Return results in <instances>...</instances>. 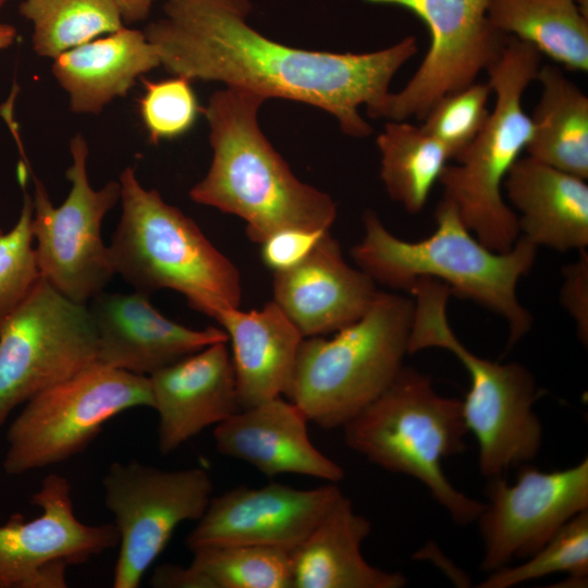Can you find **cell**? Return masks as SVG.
Returning <instances> with one entry per match:
<instances>
[{
    "mask_svg": "<svg viewBox=\"0 0 588 588\" xmlns=\"http://www.w3.org/2000/svg\"><path fill=\"white\" fill-rule=\"evenodd\" d=\"M348 448L375 465L419 480L454 523L476 522L485 503L457 490L441 462L465 450L462 401L403 366L390 385L343 427Z\"/></svg>",
    "mask_w": 588,
    "mask_h": 588,
    "instance_id": "5b68a950",
    "label": "cell"
},
{
    "mask_svg": "<svg viewBox=\"0 0 588 588\" xmlns=\"http://www.w3.org/2000/svg\"><path fill=\"white\" fill-rule=\"evenodd\" d=\"M434 218L437 226L428 237L405 241L390 232L375 211L367 210L363 237L351 249L354 262L376 284L392 290L409 292L420 278L444 283L452 295L502 317L509 327V345H514L532 324L530 311L517 296V285L532 269L538 247L519 235L506 252L488 248L444 199Z\"/></svg>",
    "mask_w": 588,
    "mask_h": 588,
    "instance_id": "3957f363",
    "label": "cell"
},
{
    "mask_svg": "<svg viewBox=\"0 0 588 588\" xmlns=\"http://www.w3.org/2000/svg\"><path fill=\"white\" fill-rule=\"evenodd\" d=\"M19 12L33 24L34 51L51 59L125 26L113 0H23Z\"/></svg>",
    "mask_w": 588,
    "mask_h": 588,
    "instance_id": "f1b7e54d",
    "label": "cell"
},
{
    "mask_svg": "<svg viewBox=\"0 0 588 588\" xmlns=\"http://www.w3.org/2000/svg\"><path fill=\"white\" fill-rule=\"evenodd\" d=\"M554 573L567 575L556 587H587L588 510L569 519L523 563L490 572L479 587L510 588Z\"/></svg>",
    "mask_w": 588,
    "mask_h": 588,
    "instance_id": "f546056e",
    "label": "cell"
},
{
    "mask_svg": "<svg viewBox=\"0 0 588 588\" xmlns=\"http://www.w3.org/2000/svg\"><path fill=\"white\" fill-rule=\"evenodd\" d=\"M9 0H0V12L2 10V8L4 7V4L8 2Z\"/></svg>",
    "mask_w": 588,
    "mask_h": 588,
    "instance_id": "ab89813d",
    "label": "cell"
},
{
    "mask_svg": "<svg viewBox=\"0 0 588 588\" xmlns=\"http://www.w3.org/2000/svg\"><path fill=\"white\" fill-rule=\"evenodd\" d=\"M7 431L8 475L62 463L83 452L117 415L154 407L149 377L95 363L32 396Z\"/></svg>",
    "mask_w": 588,
    "mask_h": 588,
    "instance_id": "9c48e42d",
    "label": "cell"
},
{
    "mask_svg": "<svg viewBox=\"0 0 588 588\" xmlns=\"http://www.w3.org/2000/svg\"><path fill=\"white\" fill-rule=\"evenodd\" d=\"M33 198L24 194L20 216L9 231L0 228V326L40 279L32 220Z\"/></svg>",
    "mask_w": 588,
    "mask_h": 588,
    "instance_id": "1f68e13d",
    "label": "cell"
},
{
    "mask_svg": "<svg viewBox=\"0 0 588 588\" xmlns=\"http://www.w3.org/2000/svg\"><path fill=\"white\" fill-rule=\"evenodd\" d=\"M561 303L575 322L581 343L588 342V252L578 250L576 261L563 268Z\"/></svg>",
    "mask_w": 588,
    "mask_h": 588,
    "instance_id": "e575fe53",
    "label": "cell"
},
{
    "mask_svg": "<svg viewBox=\"0 0 588 588\" xmlns=\"http://www.w3.org/2000/svg\"><path fill=\"white\" fill-rule=\"evenodd\" d=\"M102 486L119 535L114 588H137L175 528L203 516L213 489L204 468L170 470L138 461L112 463Z\"/></svg>",
    "mask_w": 588,
    "mask_h": 588,
    "instance_id": "7c38bea8",
    "label": "cell"
},
{
    "mask_svg": "<svg viewBox=\"0 0 588 588\" xmlns=\"http://www.w3.org/2000/svg\"><path fill=\"white\" fill-rule=\"evenodd\" d=\"M250 9L248 0H168L164 16L143 32L174 76L305 102L331 113L344 134L369 136L358 108L371 110L390 93L395 73L418 50L416 38L365 53L305 50L250 27Z\"/></svg>",
    "mask_w": 588,
    "mask_h": 588,
    "instance_id": "6da1fadb",
    "label": "cell"
},
{
    "mask_svg": "<svg viewBox=\"0 0 588 588\" xmlns=\"http://www.w3.org/2000/svg\"><path fill=\"white\" fill-rule=\"evenodd\" d=\"M414 302L378 291L367 311L334 336L304 338L285 393L323 429L342 428L394 380L408 354Z\"/></svg>",
    "mask_w": 588,
    "mask_h": 588,
    "instance_id": "8992f818",
    "label": "cell"
},
{
    "mask_svg": "<svg viewBox=\"0 0 588 588\" xmlns=\"http://www.w3.org/2000/svg\"><path fill=\"white\" fill-rule=\"evenodd\" d=\"M16 35L17 30L13 25L0 22V50L10 47L14 42Z\"/></svg>",
    "mask_w": 588,
    "mask_h": 588,
    "instance_id": "74e56055",
    "label": "cell"
},
{
    "mask_svg": "<svg viewBox=\"0 0 588 588\" xmlns=\"http://www.w3.org/2000/svg\"><path fill=\"white\" fill-rule=\"evenodd\" d=\"M371 523L342 492L310 535L291 554L293 588H401L399 572L369 564L362 544Z\"/></svg>",
    "mask_w": 588,
    "mask_h": 588,
    "instance_id": "603a6c76",
    "label": "cell"
},
{
    "mask_svg": "<svg viewBox=\"0 0 588 588\" xmlns=\"http://www.w3.org/2000/svg\"><path fill=\"white\" fill-rule=\"evenodd\" d=\"M341 493L335 483L313 489L269 483L240 486L212 497L185 543L270 547L292 553Z\"/></svg>",
    "mask_w": 588,
    "mask_h": 588,
    "instance_id": "9a60e30c",
    "label": "cell"
},
{
    "mask_svg": "<svg viewBox=\"0 0 588 588\" xmlns=\"http://www.w3.org/2000/svg\"><path fill=\"white\" fill-rule=\"evenodd\" d=\"M119 182L122 213L109 245L114 272L148 295L176 291L189 307L213 319L240 307L238 269L197 223L156 189L145 188L133 168L126 167Z\"/></svg>",
    "mask_w": 588,
    "mask_h": 588,
    "instance_id": "277c9868",
    "label": "cell"
},
{
    "mask_svg": "<svg viewBox=\"0 0 588 588\" xmlns=\"http://www.w3.org/2000/svg\"><path fill=\"white\" fill-rule=\"evenodd\" d=\"M159 65L157 50L144 32L124 26L59 54L51 71L68 93L73 112L98 114Z\"/></svg>",
    "mask_w": 588,
    "mask_h": 588,
    "instance_id": "cb8c5ba5",
    "label": "cell"
},
{
    "mask_svg": "<svg viewBox=\"0 0 588 588\" xmlns=\"http://www.w3.org/2000/svg\"><path fill=\"white\" fill-rule=\"evenodd\" d=\"M412 295L408 354L431 347L446 350L469 376L463 415L478 443L480 473L490 480L504 477L511 468L535 458L542 444V426L534 411L538 390L531 372L515 362L482 358L460 341L448 319L451 293L446 285L422 280Z\"/></svg>",
    "mask_w": 588,
    "mask_h": 588,
    "instance_id": "52a82bcc",
    "label": "cell"
},
{
    "mask_svg": "<svg viewBox=\"0 0 588 588\" xmlns=\"http://www.w3.org/2000/svg\"><path fill=\"white\" fill-rule=\"evenodd\" d=\"M74 563L68 559H56L44 564L28 581L26 588L68 587L66 569ZM75 565V564H74Z\"/></svg>",
    "mask_w": 588,
    "mask_h": 588,
    "instance_id": "d590c367",
    "label": "cell"
},
{
    "mask_svg": "<svg viewBox=\"0 0 588 588\" xmlns=\"http://www.w3.org/2000/svg\"><path fill=\"white\" fill-rule=\"evenodd\" d=\"M215 319L232 343L240 409L285 395L304 336L278 304L228 308Z\"/></svg>",
    "mask_w": 588,
    "mask_h": 588,
    "instance_id": "7402d4cb",
    "label": "cell"
},
{
    "mask_svg": "<svg viewBox=\"0 0 588 588\" xmlns=\"http://www.w3.org/2000/svg\"><path fill=\"white\" fill-rule=\"evenodd\" d=\"M490 84L473 83L437 101L420 125L449 152L451 159L461 155L486 124L490 110Z\"/></svg>",
    "mask_w": 588,
    "mask_h": 588,
    "instance_id": "4dcf8cb0",
    "label": "cell"
},
{
    "mask_svg": "<svg viewBox=\"0 0 588 588\" xmlns=\"http://www.w3.org/2000/svg\"><path fill=\"white\" fill-rule=\"evenodd\" d=\"M266 99L226 87L201 108L210 127L212 160L189 191L193 201L234 215L246 235L261 244L283 229L330 230L336 205L324 192L297 179L258 124Z\"/></svg>",
    "mask_w": 588,
    "mask_h": 588,
    "instance_id": "7a4b0ae2",
    "label": "cell"
},
{
    "mask_svg": "<svg viewBox=\"0 0 588 588\" xmlns=\"http://www.w3.org/2000/svg\"><path fill=\"white\" fill-rule=\"evenodd\" d=\"M97 334V363L149 377L204 347L228 342L222 328L197 330L163 316L149 295L100 292L87 303Z\"/></svg>",
    "mask_w": 588,
    "mask_h": 588,
    "instance_id": "e0dca14e",
    "label": "cell"
},
{
    "mask_svg": "<svg viewBox=\"0 0 588 588\" xmlns=\"http://www.w3.org/2000/svg\"><path fill=\"white\" fill-rule=\"evenodd\" d=\"M70 152L65 176L71 189L60 206H53L35 177L32 230L40 277L69 299L87 305L115 274L101 225L120 200L121 185L112 180L95 189L89 184V150L83 135L72 137Z\"/></svg>",
    "mask_w": 588,
    "mask_h": 588,
    "instance_id": "30bf717a",
    "label": "cell"
},
{
    "mask_svg": "<svg viewBox=\"0 0 588 588\" xmlns=\"http://www.w3.org/2000/svg\"><path fill=\"white\" fill-rule=\"evenodd\" d=\"M329 231L304 229L277 231L259 244L261 260L273 273L290 270L304 261Z\"/></svg>",
    "mask_w": 588,
    "mask_h": 588,
    "instance_id": "836d02e7",
    "label": "cell"
},
{
    "mask_svg": "<svg viewBox=\"0 0 588 588\" xmlns=\"http://www.w3.org/2000/svg\"><path fill=\"white\" fill-rule=\"evenodd\" d=\"M488 19L499 33L571 71L587 72L588 21L576 0H491Z\"/></svg>",
    "mask_w": 588,
    "mask_h": 588,
    "instance_id": "484cf974",
    "label": "cell"
},
{
    "mask_svg": "<svg viewBox=\"0 0 588 588\" xmlns=\"http://www.w3.org/2000/svg\"><path fill=\"white\" fill-rule=\"evenodd\" d=\"M155 0H113L124 24L144 21Z\"/></svg>",
    "mask_w": 588,
    "mask_h": 588,
    "instance_id": "8d00e7d4",
    "label": "cell"
},
{
    "mask_svg": "<svg viewBox=\"0 0 588 588\" xmlns=\"http://www.w3.org/2000/svg\"><path fill=\"white\" fill-rule=\"evenodd\" d=\"M273 301L304 338L336 332L372 304L376 282L350 266L330 231L296 267L273 273Z\"/></svg>",
    "mask_w": 588,
    "mask_h": 588,
    "instance_id": "ac0fdd59",
    "label": "cell"
},
{
    "mask_svg": "<svg viewBox=\"0 0 588 588\" xmlns=\"http://www.w3.org/2000/svg\"><path fill=\"white\" fill-rule=\"evenodd\" d=\"M308 419L281 396L240 409L213 429L217 451L253 465L268 477L297 474L336 483L344 469L310 441Z\"/></svg>",
    "mask_w": 588,
    "mask_h": 588,
    "instance_id": "ffe728a7",
    "label": "cell"
},
{
    "mask_svg": "<svg viewBox=\"0 0 588 588\" xmlns=\"http://www.w3.org/2000/svg\"><path fill=\"white\" fill-rule=\"evenodd\" d=\"M581 10L587 14V0H579Z\"/></svg>",
    "mask_w": 588,
    "mask_h": 588,
    "instance_id": "f35d334b",
    "label": "cell"
},
{
    "mask_svg": "<svg viewBox=\"0 0 588 588\" xmlns=\"http://www.w3.org/2000/svg\"><path fill=\"white\" fill-rule=\"evenodd\" d=\"M540 53L507 36L499 59L486 71L495 95L489 118L439 179L442 199L451 203L476 238L495 252H506L519 236L514 210L503 198L504 180L531 137L530 117L523 107L528 85L537 78Z\"/></svg>",
    "mask_w": 588,
    "mask_h": 588,
    "instance_id": "ba28073f",
    "label": "cell"
},
{
    "mask_svg": "<svg viewBox=\"0 0 588 588\" xmlns=\"http://www.w3.org/2000/svg\"><path fill=\"white\" fill-rule=\"evenodd\" d=\"M588 510V460L553 471L524 466L516 482L491 479L489 501L477 517L481 569L493 572L538 551L569 519Z\"/></svg>",
    "mask_w": 588,
    "mask_h": 588,
    "instance_id": "5bb4252c",
    "label": "cell"
},
{
    "mask_svg": "<svg viewBox=\"0 0 588 588\" xmlns=\"http://www.w3.org/2000/svg\"><path fill=\"white\" fill-rule=\"evenodd\" d=\"M540 99L530 117L529 157L588 179V98L554 65L540 66Z\"/></svg>",
    "mask_w": 588,
    "mask_h": 588,
    "instance_id": "d4e9b609",
    "label": "cell"
},
{
    "mask_svg": "<svg viewBox=\"0 0 588 588\" xmlns=\"http://www.w3.org/2000/svg\"><path fill=\"white\" fill-rule=\"evenodd\" d=\"M95 363L97 334L87 305L40 277L0 326V427L32 396Z\"/></svg>",
    "mask_w": 588,
    "mask_h": 588,
    "instance_id": "8fae6325",
    "label": "cell"
},
{
    "mask_svg": "<svg viewBox=\"0 0 588 588\" xmlns=\"http://www.w3.org/2000/svg\"><path fill=\"white\" fill-rule=\"evenodd\" d=\"M142 81L144 94L138 99L139 114L149 142L156 145L191 130L201 111L191 85L192 81L182 76Z\"/></svg>",
    "mask_w": 588,
    "mask_h": 588,
    "instance_id": "d6a6232c",
    "label": "cell"
},
{
    "mask_svg": "<svg viewBox=\"0 0 588 588\" xmlns=\"http://www.w3.org/2000/svg\"><path fill=\"white\" fill-rule=\"evenodd\" d=\"M503 187L518 211L519 235L561 253L587 247L586 180L527 156L514 162Z\"/></svg>",
    "mask_w": 588,
    "mask_h": 588,
    "instance_id": "44dd1931",
    "label": "cell"
},
{
    "mask_svg": "<svg viewBox=\"0 0 588 588\" xmlns=\"http://www.w3.org/2000/svg\"><path fill=\"white\" fill-rule=\"evenodd\" d=\"M376 143L389 196L407 212L418 213L451 159L448 150L421 126L405 121L388 122Z\"/></svg>",
    "mask_w": 588,
    "mask_h": 588,
    "instance_id": "4316f807",
    "label": "cell"
},
{
    "mask_svg": "<svg viewBox=\"0 0 588 588\" xmlns=\"http://www.w3.org/2000/svg\"><path fill=\"white\" fill-rule=\"evenodd\" d=\"M225 343L210 344L149 376L162 455L240 411Z\"/></svg>",
    "mask_w": 588,
    "mask_h": 588,
    "instance_id": "d6986e66",
    "label": "cell"
},
{
    "mask_svg": "<svg viewBox=\"0 0 588 588\" xmlns=\"http://www.w3.org/2000/svg\"><path fill=\"white\" fill-rule=\"evenodd\" d=\"M404 8L427 26L430 46L419 68L397 93L373 109V119L424 120L442 97L476 82L501 56L507 36L488 19L491 0H365Z\"/></svg>",
    "mask_w": 588,
    "mask_h": 588,
    "instance_id": "4fadbf2b",
    "label": "cell"
},
{
    "mask_svg": "<svg viewBox=\"0 0 588 588\" xmlns=\"http://www.w3.org/2000/svg\"><path fill=\"white\" fill-rule=\"evenodd\" d=\"M30 502L41 510L39 516L26 520L16 513L0 526V588H26L49 561L81 564L118 547L113 524L88 525L76 517L65 477L46 476Z\"/></svg>",
    "mask_w": 588,
    "mask_h": 588,
    "instance_id": "2e32d148",
    "label": "cell"
},
{
    "mask_svg": "<svg viewBox=\"0 0 588 588\" xmlns=\"http://www.w3.org/2000/svg\"><path fill=\"white\" fill-rule=\"evenodd\" d=\"M186 588H293L291 554L260 546L211 544L191 551Z\"/></svg>",
    "mask_w": 588,
    "mask_h": 588,
    "instance_id": "83f0119b",
    "label": "cell"
}]
</instances>
